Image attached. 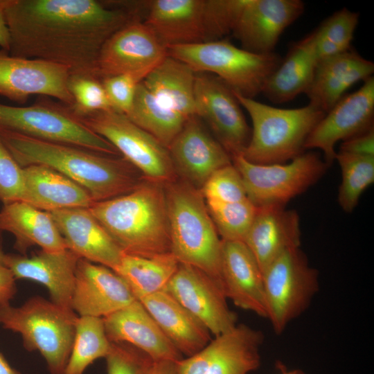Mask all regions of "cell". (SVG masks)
Wrapping results in <instances>:
<instances>
[{
  "label": "cell",
  "instance_id": "5bb4252c",
  "mask_svg": "<svg viewBox=\"0 0 374 374\" xmlns=\"http://www.w3.org/2000/svg\"><path fill=\"white\" fill-rule=\"evenodd\" d=\"M69 69L48 61L10 55L0 50V96L20 104L31 95L55 98L71 106Z\"/></svg>",
  "mask_w": 374,
  "mask_h": 374
},
{
  "label": "cell",
  "instance_id": "83f0119b",
  "mask_svg": "<svg viewBox=\"0 0 374 374\" xmlns=\"http://www.w3.org/2000/svg\"><path fill=\"white\" fill-rule=\"evenodd\" d=\"M23 168L24 191L21 200L39 210L52 212L69 208H90L94 203L83 187L44 165Z\"/></svg>",
  "mask_w": 374,
  "mask_h": 374
},
{
  "label": "cell",
  "instance_id": "2e32d148",
  "mask_svg": "<svg viewBox=\"0 0 374 374\" xmlns=\"http://www.w3.org/2000/svg\"><path fill=\"white\" fill-rule=\"evenodd\" d=\"M374 78L342 97L318 123L308 137L305 150L319 149L330 166L335 160V145L373 126Z\"/></svg>",
  "mask_w": 374,
  "mask_h": 374
},
{
  "label": "cell",
  "instance_id": "d590c367",
  "mask_svg": "<svg viewBox=\"0 0 374 374\" xmlns=\"http://www.w3.org/2000/svg\"><path fill=\"white\" fill-rule=\"evenodd\" d=\"M335 160L338 161L341 171L338 202L345 212L351 213L357 206L362 194L374 181V156L339 151Z\"/></svg>",
  "mask_w": 374,
  "mask_h": 374
},
{
  "label": "cell",
  "instance_id": "7dc6e473",
  "mask_svg": "<svg viewBox=\"0 0 374 374\" xmlns=\"http://www.w3.org/2000/svg\"><path fill=\"white\" fill-rule=\"evenodd\" d=\"M9 0H0V48L9 52L10 36L6 22L5 10Z\"/></svg>",
  "mask_w": 374,
  "mask_h": 374
},
{
  "label": "cell",
  "instance_id": "8d00e7d4",
  "mask_svg": "<svg viewBox=\"0 0 374 374\" xmlns=\"http://www.w3.org/2000/svg\"><path fill=\"white\" fill-rule=\"evenodd\" d=\"M359 17V13L343 8L312 32L318 62L351 48Z\"/></svg>",
  "mask_w": 374,
  "mask_h": 374
},
{
  "label": "cell",
  "instance_id": "f907efd6",
  "mask_svg": "<svg viewBox=\"0 0 374 374\" xmlns=\"http://www.w3.org/2000/svg\"><path fill=\"white\" fill-rule=\"evenodd\" d=\"M276 368L278 370V374H306L300 369H289L282 362H278Z\"/></svg>",
  "mask_w": 374,
  "mask_h": 374
},
{
  "label": "cell",
  "instance_id": "ee69618b",
  "mask_svg": "<svg viewBox=\"0 0 374 374\" xmlns=\"http://www.w3.org/2000/svg\"><path fill=\"white\" fill-rule=\"evenodd\" d=\"M24 191L23 168L0 138V201H21Z\"/></svg>",
  "mask_w": 374,
  "mask_h": 374
},
{
  "label": "cell",
  "instance_id": "e575fe53",
  "mask_svg": "<svg viewBox=\"0 0 374 374\" xmlns=\"http://www.w3.org/2000/svg\"><path fill=\"white\" fill-rule=\"evenodd\" d=\"M110 346L103 318L78 316L72 348L63 374H83L96 360L107 356Z\"/></svg>",
  "mask_w": 374,
  "mask_h": 374
},
{
  "label": "cell",
  "instance_id": "9a60e30c",
  "mask_svg": "<svg viewBox=\"0 0 374 374\" xmlns=\"http://www.w3.org/2000/svg\"><path fill=\"white\" fill-rule=\"evenodd\" d=\"M163 290L197 318L215 337L233 328L237 317L221 286L193 266L180 263Z\"/></svg>",
  "mask_w": 374,
  "mask_h": 374
},
{
  "label": "cell",
  "instance_id": "8fae6325",
  "mask_svg": "<svg viewBox=\"0 0 374 374\" xmlns=\"http://www.w3.org/2000/svg\"><path fill=\"white\" fill-rule=\"evenodd\" d=\"M75 117L112 144L143 178L163 184L176 179L168 148L125 114L110 109Z\"/></svg>",
  "mask_w": 374,
  "mask_h": 374
},
{
  "label": "cell",
  "instance_id": "7c38bea8",
  "mask_svg": "<svg viewBox=\"0 0 374 374\" xmlns=\"http://www.w3.org/2000/svg\"><path fill=\"white\" fill-rule=\"evenodd\" d=\"M263 341L260 330L237 324L197 353L177 362V374H251L260 366Z\"/></svg>",
  "mask_w": 374,
  "mask_h": 374
},
{
  "label": "cell",
  "instance_id": "bcb514c9",
  "mask_svg": "<svg viewBox=\"0 0 374 374\" xmlns=\"http://www.w3.org/2000/svg\"><path fill=\"white\" fill-rule=\"evenodd\" d=\"M15 280L11 270L0 264V305L9 304L16 294Z\"/></svg>",
  "mask_w": 374,
  "mask_h": 374
},
{
  "label": "cell",
  "instance_id": "f5cc1de1",
  "mask_svg": "<svg viewBox=\"0 0 374 374\" xmlns=\"http://www.w3.org/2000/svg\"><path fill=\"white\" fill-rule=\"evenodd\" d=\"M3 240L1 236V232H0V249H2Z\"/></svg>",
  "mask_w": 374,
  "mask_h": 374
},
{
  "label": "cell",
  "instance_id": "4316f807",
  "mask_svg": "<svg viewBox=\"0 0 374 374\" xmlns=\"http://www.w3.org/2000/svg\"><path fill=\"white\" fill-rule=\"evenodd\" d=\"M374 72L373 62L352 48L319 61L305 94L309 104L326 114L353 84L366 80Z\"/></svg>",
  "mask_w": 374,
  "mask_h": 374
},
{
  "label": "cell",
  "instance_id": "4dcf8cb0",
  "mask_svg": "<svg viewBox=\"0 0 374 374\" xmlns=\"http://www.w3.org/2000/svg\"><path fill=\"white\" fill-rule=\"evenodd\" d=\"M317 64L311 33L292 44L286 56L267 80L262 93L274 103H284L305 93Z\"/></svg>",
  "mask_w": 374,
  "mask_h": 374
},
{
  "label": "cell",
  "instance_id": "30bf717a",
  "mask_svg": "<svg viewBox=\"0 0 374 374\" xmlns=\"http://www.w3.org/2000/svg\"><path fill=\"white\" fill-rule=\"evenodd\" d=\"M267 319L276 334L309 307L319 288L317 270L300 247L286 250L264 270Z\"/></svg>",
  "mask_w": 374,
  "mask_h": 374
},
{
  "label": "cell",
  "instance_id": "603a6c76",
  "mask_svg": "<svg viewBox=\"0 0 374 374\" xmlns=\"http://www.w3.org/2000/svg\"><path fill=\"white\" fill-rule=\"evenodd\" d=\"M80 258L69 249L55 252L41 250L31 257L6 253L4 265L15 279H28L43 285L51 301L72 310L71 298Z\"/></svg>",
  "mask_w": 374,
  "mask_h": 374
},
{
  "label": "cell",
  "instance_id": "d6986e66",
  "mask_svg": "<svg viewBox=\"0 0 374 374\" xmlns=\"http://www.w3.org/2000/svg\"><path fill=\"white\" fill-rule=\"evenodd\" d=\"M304 10L301 0H247L231 33L247 51L272 53L281 34Z\"/></svg>",
  "mask_w": 374,
  "mask_h": 374
},
{
  "label": "cell",
  "instance_id": "ab89813d",
  "mask_svg": "<svg viewBox=\"0 0 374 374\" xmlns=\"http://www.w3.org/2000/svg\"><path fill=\"white\" fill-rule=\"evenodd\" d=\"M247 0H205V42L231 33Z\"/></svg>",
  "mask_w": 374,
  "mask_h": 374
},
{
  "label": "cell",
  "instance_id": "c3c4849f",
  "mask_svg": "<svg viewBox=\"0 0 374 374\" xmlns=\"http://www.w3.org/2000/svg\"><path fill=\"white\" fill-rule=\"evenodd\" d=\"M152 374H177V362L154 361Z\"/></svg>",
  "mask_w": 374,
  "mask_h": 374
},
{
  "label": "cell",
  "instance_id": "681fc988",
  "mask_svg": "<svg viewBox=\"0 0 374 374\" xmlns=\"http://www.w3.org/2000/svg\"><path fill=\"white\" fill-rule=\"evenodd\" d=\"M0 374H21L11 366L4 356L0 353Z\"/></svg>",
  "mask_w": 374,
  "mask_h": 374
},
{
  "label": "cell",
  "instance_id": "ac0fdd59",
  "mask_svg": "<svg viewBox=\"0 0 374 374\" xmlns=\"http://www.w3.org/2000/svg\"><path fill=\"white\" fill-rule=\"evenodd\" d=\"M168 150L176 173L199 190L215 171L232 163L230 154L197 116L186 120Z\"/></svg>",
  "mask_w": 374,
  "mask_h": 374
},
{
  "label": "cell",
  "instance_id": "7a4b0ae2",
  "mask_svg": "<svg viewBox=\"0 0 374 374\" xmlns=\"http://www.w3.org/2000/svg\"><path fill=\"white\" fill-rule=\"evenodd\" d=\"M0 138L21 168L48 166L86 189L94 202L125 195L143 179L123 157L12 132H0Z\"/></svg>",
  "mask_w": 374,
  "mask_h": 374
},
{
  "label": "cell",
  "instance_id": "44dd1931",
  "mask_svg": "<svg viewBox=\"0 0 374 374\" xmlns=\"http://www.w3.org/2000/svg\"><path fill=\"white\" fill-rule=\"evenodd\" d=\"M67 248L81 258L115 271L124 254L89 208L49 212Z\"/></svg>",
  "mask_w": 374,
  "mask_h": 374
},
{
  "label": "cell",
  "instance_id": "836d02e7",
  "mask_svg": "<svg viewBox=\"0 0 374 374\" xmlns=\"http://www.w3.org/2000/svg\"><path fill=\"white\" fill-rule=\"evenodd\" d=\"M126 116L167 148L187 120L162 106L142 82L137 87L132 105Z\"/></svg>",
  "mask_w": 374,
  "mask_h": 374
},
{
  "label": "cell",
  "instance_id": "4fadbf2b",
  "mask_svg": "<svg viewBox=\"0 0 374 374\" xmlns=\"http://www.w3.org/2000/svg\"><path fill=\"white\" fill-rule=\"evenodd\" d=\"M195 105L196 116L230 156L242 154L251 130L233 91L213 74L195 73Z\"/></svg>",
  "mask_w": 374,
  "mask_h": 374
},
{
  "label": "cell",
  "instance_id": "1f68e13d",
  "mask_svg": "<svg viewBox=\"0 0 374 374\" xmlns=\"http://www.w3.org/2000/svg\"><path fill=\"white\" fill-rule=\"evenodd\" d=\"M195 72L184 62L167 55L142 81L163 107L188 119L196 116Z\"/></svg>",
  "mask_w": 374,
  "mask_h": 374
},
{
  "label": "cell",
  "instance_id": "6da1fadb",
  "mask_svg": "<svg viewBox=\"0 0 374 374\" xmlns=\"http://www.w3.org/2000/svg\"><path fill=\"white\" fill-rule=\"evenodd\" d=\"M10 55L67 67L71 75L98 78L102 46L139 19L130 3L96 0H9L5 10Z\"/></svg>",
  "mask_w": 374,
  "mask_h": 374
},
{
  "label": "cell",
  "instance_id": "52a82bcc",
  "mask_svg": "<svg viewBox=\"0 0 374 374\" xmlns=\"http://www.w3.org/2000/svg\"><path fill=\"white\" fill-rule=\"evenodd\" d=\"M168 55L184 62L195 73L217 76L234 93L249 98L262 93L282 60L274 52L254 53L226 39L171 46Z\"/></svg>",
  "mask_w": 374,
  "mask_h": 374
},
{
  "label": "cell",
  "instance_id": "74e56055",
  "mask_svg": "<svg viewBox=\"0 0 374 374\" xmlns=\"http://www.w3.org/2000/svg\"><path fill=\"white\" fill-rule=\"evenodd\" d=\"M206 204L221 240L244 242L258 207L248 198L234 202L206 201Z\"/></svg>",
  "mask_w": 374,
  "mask_h": 374
},
{
  "label": "cell",
  "instance_id": "277c9868",
  "mask_svg": "<svg viewBox=\"0 0 374 374\" xmlns=\"http://www.w3.org/2000/svg\"><path fill=\"white\" fill-rule=\"evenodd\" d=\"M164 190L171 252L180 263L202 270L222 289V240L200 190L176 179L165 184Z\"/></svg>",
  "mask_w": 374,
  "mask_h": 374
},
{
  "label": "cell",
  "instance_id": "f546056e",
  "mask_svg": "<svg viewBox=\"0 0 374 374\" xmlns=\"http://www.w3.org/2000/svg\"><path fill=\"white\" fill-rule=\"evenodd\" d=\"M2 231L15 236L14 248L23 256L33 245L51 252L68 249L51 213L22 201L4 204L2 206L0 232Z\"/></svg>",
  "mask_w": 374,
  "mask_h": 374
},
{
  "label": "cell",
  "instance_id": "e0dca14e",
  "mask_svg": "<svg viewBox=\"0 0 374 374\" xmlns=\"http://www.w3.org/2000/svg\"><path fill=\"white\" fill-rule=\"evenodd\" d=\"M168 55V49L143 21L123 26L105 42L98 60L103 78L136 71H150Z\"/></svg>",
  "mask_w": 374,
  "mask_h": 374
},
{
  "label": "cell",
  "instance_id": "f35d334b",
  "mask_svg": "<svg viewBox=\"0 0 374 374\" xmlns=\"http://www.w3.org/2000/svg\"><path fill=\"white\" fill-rule=\"evenodd\" d=\"M68 89L73 98V105L68 107L75 116L112 109L98 78L70 74Z\"/></svg>",
  "mask_w": 374,
  "mask_h": 374
},
{
  "label": "cell",
  "instance_id": "cb8c5ba5",
  "mask_svg": "<svg viewBox=\"0 0 374 374\" xmlns=\"http://www.w3.org/2000/svg\"><path fill=\"white\" fill-rule=\"evenodd\" d=\"M103 319L110 342L130 344L155 362L184 358L139 300Z\"/></svg>",
  "mask_w": 374,
  "mask_h": 374
},
{
  "label": "cell",
  "instance_id": "ffe728a7",
  "mask_svg": "<svg viewBox=\"0 0 374 374\" xmlns=\"http://www.w3.org/2000/svg\"><path fill=\"white\" fill-rule=\"evenodd\" d=\"M137 299L115 271L80 258L71 298V309L79 316L104 318Z\"/></svg>",
  "mask_w": 374,
  "mask_h": 374
},
{
  "label": "cell",
  "instance_id": "d6a6232c",
  "mask_svg": "<svg viewBox=\"0 0 374 374\" xmlns=\"http://www.w3.org/2000/svg\"><path fill=\"white\" fill-rule=\"evenodd\" d=\"M179 262L172 252L151 257L124 253L114 271L129 285L137 300L163 290Z\"/></svg>",
  "mask_w": 374,
  "mask_h": 374
},
{
  "label": "cell",
  "instance_id": "484cf974",
  "mask_svg": "<svg viewBox=\"0 0 374 374\" xmlns=\"http://www.w3.org/2000/svg\"><path fill=\"white\" fill-rule=\"evenodd\" d=\"M205 0H154L143 21L169 47L205 42Z\"/></svg>",
  "mask_w": 374,
  "mask_h": 374
},
{
  "label": "cell",
  "instance_id": "9c48e42d",
  "mask_svg": "<svg viewBox=\"0 0 374 374\" xmlns=\"http://www.w3.org/2000/svg\"><path fill=\"white\" fill-rule=\"evenodd\" d=\"M231 159L242 177L247 198L257 207L285 206L316 184L329 168L314 152H304L284 163L256 164L241 154Z\"/></svg>",
  "mask_w": 374,
  "mask_h": 374
},
{
  "label": "cell",
  "instance_id": "60d3db41",
  "mask_svg": "<svg viewBox=\"0 0 374 374\" xmlns=\"http://www.w3.org/2000/svg\"><path fill=\"white\" fill-rule=\"evenodd\" d=\"M200 191L206 201L234 202L247 198L242 177L233 163L215 171Z\"/></svg>",
  "mask_w": 374,
  "mask_h": 374
},
{
  "label": "cell",
  "instance_id": "b9f144b4",
  "mask_svg": "<svg viewBox=\"0 0 374 374\" xmlns=\"http://www.w3.org/2000/svg\"><path fill=\"white\" fill-rule=\"evenodd\" d=\"M105 359L106 374H152L154 363L146 353L123 342H111Z\"/></svg>",
  "mask_w": 374,
  "mask_h": 374
},
{
  "label": "cell",
  "instance_id": "7402d4cb",
  "mask_svg": "<svg viewBox=\"0 0 374 374\" xmlns=\"http://www.w3.org/2000/svg\"><path fill=\"white\" fill-rule=\"evenodd\" d=\"M221 279L226 299L242 309L266 318L262 272L244 242L222 240Z\"/></svg>",
  "mask_w": 374,
  "mask_h": 374
},
{
  "label": "cell",
  "instance_id": "816d5d0a",
  "mask_svg": "<svg viewBox=\"0 0 374 374\" xmlns=\"http://www.w3.org/2000/svg\"><path fill=\"white\" fill-rule=\"evenodd\" d=\"M5 256L6 253H3L2 249H0V264L4 265Z\"/></svg>",
  "mask_w": 374,
  "mask_h": 374
},
{
  "label": "cell",
  "instance_id": "5b68a950",
  "mask_svg": "<svg viewBox=\"0 0 374 374\" xmlns=\"http://www.w3.org/2000/svg\"><path fill=\"white\" fill-rule=\"evenodd\" d=\"M234 95L252 122L250 139L241 155L256 164L284 163L303 153L308 137L326 114L310 104L281 109Z\"/></svg>",
  "mask_w": 374,
  "mask_h": 374
},
{
  "label": "cell",
  "instance_id": "f6af8a7d",
  "mask_svg": "<svg viewBox=\"0 0 374 374\" xmlns=\"http://www.w3.org/2000/svg\"><path fill=\"white\" fill-rule=\"evenodd\" d=\"M339 151L359 155L374 156L373 126L342 141Z\"/></svg>",
  "mask_w": 374,
  "mask_h": 374
},
{
  "label": "cell",
  "instance_id": "d4e9b609",
  "mask_svg": "<svg viewBox=\"0 0 374 374\" xmlns=\"http://www.w3.org/2000/svg\"><path fill=\"white\" fill-rule=\"evenodd\" d=\"M244 242L256 259L262 272L287 249L300 247L299 214L285 206L258 207Z\"/></svg>",
  "mask_w": 374,
  "mask_h": 374
},
{
  "label": "cell",
  "instance_id": "8992f818",
  "mask_svg": "<svg viewBox=\"0 0 374 374\" xmlns=\"http://www.w3.org/2000/svg\"><path fill=\"white\" fill-rule=\"evenodd\" d=\"M78 316L51 300L35 296L19 307L0 305V325L20 334L24 347L38 351L51 374H63L68 362Z\"/></svg>",
  "mask_w": 374,
  "mask_h": 374
},
{
  "label": "cell",
  "instance_id": "f1b7e54d",
  "mask_svg": "<svg viewBox=\"0 0 374 374\" xmlns=\"http://www.w3.org/2000/svg\"><path fill=\"white\" fill-rule=\"evenodd\" d=\"M139 301L183 356L197 353L212 339L207 328L164 290Z\"/></svg>",
  "mask_w": 374,
  "mask_h": 374
},
{
  "label": "cell",
  "instance_id": "3957f363",
  "mask_svg": "<svg viewBox=\"0 0 374 374\" xmlns=\"http://www.w3.org/2000/svg\"><path fill=\"white\" fill-rule=\"evenodd\" d=\"M91 213L124 253L171 252L164 184L143 179L130 192L94 202Z\"/></svg>",
  "mask_w": 374,
  "mask_h": 374
},
{
  "label": "cell",
  "instance_id": "7bdbcfd3",
  "mask_svg": "<svg viewBox=\"0 0 374 374\" xmlns=\"http://www.w3.org/2000/svg\"><path fill=\"white\" fill-rule=\"evenodd\" d=\"M150 71H136L103 78V86L113 109L127 114L131 109L138 85Z\"/></svg>",
  "mask_w": 374,
  "mask_h": 374
},
{
  "label": "cell",
  "instance_id": "ba28073f",
  "mask_svg": "<svg viewBox=\"0 0 374 374\" xmlns=\"http://www.w3.org/2000/svg\"><path fill=\"white\" fill-rule=\"evenodd\" d=\"M0 132L78 146L98 153L119 157L117 149L81 123L68 106L40 96L30 106L0 103Z\"/></svg>",
  "mask_w": 374,
  "mask_h": 374
}]
</instances>
